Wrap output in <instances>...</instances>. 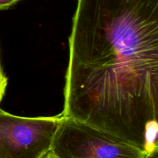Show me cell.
Here are the masks:
<instances>
[{
    "label": "cell",
    "mask_w": 158,
    "mask_h": 158,
    "mask_svg": "<svg viewBox=\"0 0 158 158\" xmlns=\"http://www.w3.org/2000/svg\"><path fill=\"white\" fill-rule=\"evenodd\" d=\"M62 115L158 151V0H77Z\"/></svg>",
    "instance_id": "obj_1"
},
{
    "label": "cell",
    "mask_w": 158,
    "mask_h": 158,
    "mask_svg": "<svg viewBox=\"0 0 158 158\" xmlns=\"http://www.w3.org/2000/svg\"><path fill=\"white\" fill-rule=\"evenodd\" d=\"M49 153L55 158H146L148 155L109 133L63 116Z\"/></svg>",
    "instance_id": "obj_2"
},
{
    "label": "cell",
    "mask_w": 158,
    "mask_h": 158,
    "mask_svg": "<svg viewBox=\"0 0 158 158\" xmlns=\"http://www.w3.org/2000/svg\"><path fill=\"white\" fill-rule=\"evenodd\" d=\"M62 117H19L0 108V158H43Z\"/></svg>",
    "instance_id": "obj_3"
},
{
    "label": "cell",
    "mask_w": 158,
    "mask_h": 158,
    "mask_svg": "<svg viewBox=\"0 0 158 158\" xmlns=\"http://www.w3.org/2000/svg\"><path fill=\"white\" fill-rule=\"evenodd\" d=\"M7 83V77L5 75L4 72L2 70V68L1 66V64H0V102L2 101V98L4 97L5 94H6Z\"/></svg>",
    "instance_id": "obj_4"
},
{
    "label": "cell",
    "mask_w": 158,
    "mask_h": 158,
    "mask_svg": "<svg viewBox=\"0 0 158 158\" xmlns=\"http://www.w3.org/2000/svg\"><path fill=\"white\" fill-rule=\"evenodd\" d=\"M19 0H0V9H6L11 7Z\"/></svg>",
    "instance_id": "obj_5"
},
{
    "label": "cell",
    "mask_w": 158,
    "mask_h": 158,
    "mask_svg": "<svg viewBox=\"0 0 158 158\" xmlns=\"http://www.w3.org/2000/svg\"><path fill=\"white\" fill-rule=\"evenodd\" d=\"M146 158H158V151H154V152L148 154V157H147Z\"/></svg>",
    "instance_id": "obj_6"
},
{
    "label": "cell",
    "mask_w": 158,
    "mask_h": 158,
    "mask_svg": "<svg viewBox=\"0 0 158 158\" xmlns=\"http://www.w3.org/2000/svg\"><path fill=\"white\" fill-rule=\"evenodd\" d=\"M43 158H55V157H53V156H52V154H50V153H48V154H46V156H45V157H43Z\"/></svg>",
    "instance_id": "obj_7"
}]
</instances>
